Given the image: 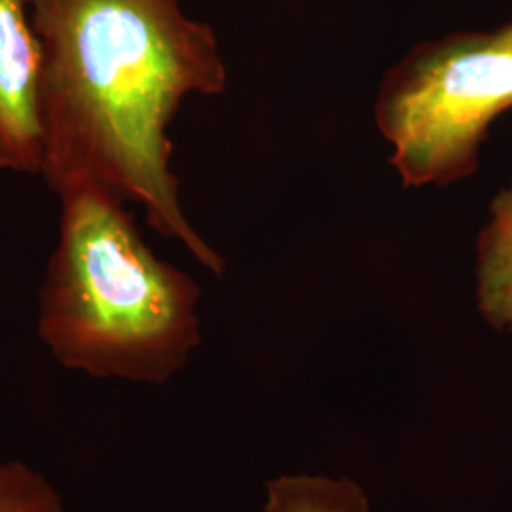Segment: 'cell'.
Listing matches in <instances>:
<instances>
[{"label": "cell", "mask_w": 512, "mask_h": 512, "mask_svg": "<svg viewBox=\"0 0 512 512\" xmlns=\"http://www.w3.org/2000/svg\"><path fill=\"white\" fill-rule=\"evenodd\" d=\"M478 308L486 321L512 332V181L490 205L476 243Z\"/></svg>", "instance_id": "cell-5"}, {"label": "cell", "mask_w": 512, "mask_h": 512, "mask_svg": "<svg viewBox=\"0 0 512 512\" xmlns=\"http://www.w3.org/2000/svg\"><path fill=\"white\" fill-rule=\"evenodd\" d=\"M57 243L38 293L37 334L55 363L95 380L165 384L202 342V291L158 258L128 202L95 183L57 194Z\"/></svg>", "instance_id": "cell-2"}, {"label": "cell", "mask_w": 512, "mask_h": 512, "mask_svg": "<svg viewBox=\"0 0 512 512\" xmlns=\"http://www.w3.org/2000/svg\"><path fill=\"white\" fill-rule=\"evenodd\" d=\"M266 512H368V503L349 480L283 476L268 486Z\"/></svg>", "instance_id": "cell-6"}, {"label": "cell", "mask_w": 512, "mask_h": 512, "mask_svg": "<svg viewBox=\"0 0 512 512\" xmlns=\"http://www.w3.org/2000/svg\"><path fill=\"white\" fill-rule=\"evenodd\" d=\"M40 71L27 0H0V171L40 175Z\"/></svg>", "instance_id": "cell-4"}, {"label": "cell", "mask_w": 512, "mask_h": 512, "mask_svg": "<svg viewBox=\"0 0 512 512\" xmlns=\"http://www.w3.org/2000/svg\"><path fill=\"white\" fill-rule=\"evenodd\" d=\"M42 48L40 177L109 188L148 226L222 275L224 258L190 224L171 169L169 126L190 95L228 88L211 25L181 0H27Z\"/></svg>", "instance_id": "cell-1"}, {"label": "cell", "mask_w": 512, "mask_h": 512, "mask_svg": "<svg viewBox=\"0 0 512 512\" xmlns=\"http://www.w3.org/2000/svg\"><path fill=\"white\" fill-rule=\"evenodd\" d=\"M0 512H67L54 484L19 459H0Z\"/></svg>", "instance_id": "cell-7"}, {"label": "cell", "mask_w": 512, "mask_h": 512, "mask_svg": "<svg viewBox=\"0 0 512 512\" xmlns=\"http://www.w3.org/2000/svg\"><path fill=\"white\" fill-rule=\"evenodd\" d=\"M512 109V23L423 40L382 78L374 103L406 188L475 175L495 118Z\"/></svg>", "instance_id": "cell-3"}]
</instances>
